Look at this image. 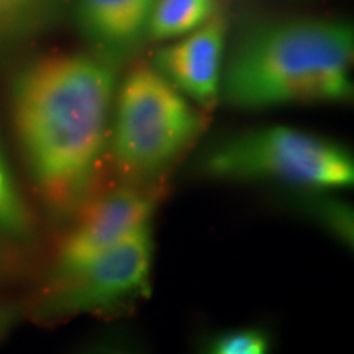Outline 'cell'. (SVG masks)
Instances as JSON below:
<instances>
[{"label":"cell","instance_id":"1","mask_svg":"<svg viewBox=\"0 0 354 354\" xmlns=\"http://www.w3.org/2000/svg\"><path fill=\"white\" fill-rule=\"evenodd\" d=\"M117 84L109 61L82 53L43 56L13 79L17 143L39 198L57 218H74L95 196Z\"/></svg>","mask_w":354,"mask_h":354},{"label":"cell","instance_id":"2","mask_svg":"<svg viewBox=\"0 0 354 354\" xmlns=\"http://www.w3.org/2000/svg\"><path fill=\"white\" fill-rule=\"evenodd\" d=\"M348 20L287 19L250 30L223 66L221 95L240 110L342 104L353 97Z\"/></svg>","mask_w":354,"mask_h":354},{"label":"cell","instance_id":"3","mask_svg":"<svg viewBox=\"0 0 354 354\" xmlns=\"http://www.w3.org/2000/svg\"><path fill=\"white\" fill-rule=\"evenodd\" d=\"M203 110L180 94L153 64L140 63L115 91L109 148L125 184L151 185L196 146Z\"/></svg>","mask_w":354,"mask_h":354},{"label":"cell","instance_id":"4","mask_svg":"<svg viewBox=\"0 0 354 354\" xmlns=\"http://www.w3.org/2000/svg\"><path fill=\"white\" fill-rule=\"evenodd\" d=\"M196 169L205 179L279 183L318 192L354 184L348 148L286 125L251 128L216 140L201 153Z\"/></svg>","mask_w":354,"mask_h":354},{"label":"cell","instance_id":"5","mask_svg":"<svg viewBox=\"0 0 354 354\" xmlns=\"http://www.w3.org/2000/svg\"><path fill=\"white\" fill-rule=\"evenodd\" d=\"M153 223L81 264L51 269L33 304L43 322L82 315H110L151 292Z\"/></svg>","mask_w":354,"mask_h":354},{"label":"cell","instance_id":"6","mask_svg":"<svg viewBox=\"0 0 354 354\" xmlns=\"http://www.w3.org/2000/svg\"><path fill=\"white\" fill-rule=\"evenodd\" d=\"M158 197L149 185L123 184L92 196L73 218V228L57 248L53 269L81 264L151 225Z\"/></svg>","mask_w":354,"mask_h":354},{"label":"cell","instance_id":"7","mask_svg":"<svg viewBox=\"0 0 354 354\" xmlns=\"http://www.w3.org/2000/svg\"><path fill=\"white\" fill-rule=\"evenodd\" d=\"M227 20L215 15L176 43L159 48L153 66L201 110L215 109L221 95Z\"/></svg>","mask_w":354,"mask_h":354},{"label":"cell","instance_id":"8","mask_svg":"<svg viewBox=\"0 0 354 354\" xmlns=\"http://www.w3.org/2000/svg\"><path fill=\"white\" fill-rule=\"evenodd\" d=\"M156 0H77V24L88 38L123 46L146 32Z\"/></svg>","mask_w":354,"mask_h":354},{"label":"cell","instance_id":"9","mask_svg":"<svg viewBox=\"0 0 354 354\" xmlns=\"http://www.w3.org/2000/svg\"><path fill=\"white\" fill-rule=\"evenodd\" d=\"M216 0H156L146 32L159 41L184 37L215 15Z\"/></svg>","mask_w":354,"mask_h":354},{"label":"cell","instance_id":"10","mask_svg":"<svg viewBox=\"0 0 354 354\" xmlns=\"http://www.w3.org/2000/svg\"><path fill=\"white\" fill-rule=\"evenodd\" d=\"M55 6L56 0H0V46L43 28Z\"/></svg>","mask_w":354,"mask_h":354},{"label":"cell","instance_id":"11","mask_svg":"<svg viewBox=\"0 0 354 354\" xmlns=\"http://www.w3.org/2000/svg\"><path fill=\"white\" fill-rule=\"evenodd\" d=\"M0 233L25 238L30 233V215L3 154L0 151Z\"/></svg>","mask_w":354,"mask_h":354},{"label":"cell","instance_id":"12","mask_svg":"<svg viewBox=\"0 0 354 354\" xmlns=\"http://www.w3.org/2000/svg\"><path fill=\"white\" fill-rule=\"evenodd\" d=\"M271 349V338L259 328H233L207 339L205 351L212 354H266Z\"/></svg>","mask_w":354,"mask_h":354},{"label":"cell","instance_id":"13","mask_svg":"<svg viewBox=\"0 0 354 354\" xmlns=\"http://www.w3.org/2000/svg\"><path fill=\"white\" fill-rule=\"evenodd\" d=\"M24 308L19 304L0 302V343L19 325Z\"/></svg>","mask_w":354,"mask_h":354},{"label":"cell","instance_id":"14","mask_svg":"<svg viewBox=\"0 0 354 354\" xmlns=\"http://www.w3.org/2000/svg\"><path fill=\"white\" fill-rule=\"evenodd\" d=\"M2 238H0V271L3 269V266L7 263V251H6V246L2 245Z\"/></svg>","mask_w":354,"mask_h":354}]
</instances>
